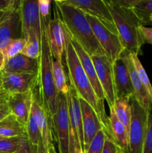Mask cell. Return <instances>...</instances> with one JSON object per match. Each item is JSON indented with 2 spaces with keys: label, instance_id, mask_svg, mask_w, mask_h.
I'll use <instances>...</instances> for the list:
<instances>
[{
  "label": "cell",
  "instance_id": "cell-1",
  "mask_svg": "<svg viewBox=\"0 0 152 153\" xmlns=\"http://www.w3.org/2000/svg\"><path fill=\"white\" fill-rule=\"evenodd\" d=\"M64 34H65L64 54H65L66 63L68 68L69 78L71 83L70 85L75 90L76 94L79 98L86 102L94 109L104 126V130L107 137L113 140L110 123H109L108 117L105 113L104 102L101 101L95 94L93 88L80 64L77 53L75 51L74 47L70 40L69 34L66 30L65 27H64Z\"/></svg>",
  "mask_w": 152,
  "mask_h": 153
},
{
  "label": "cell",
  "instance_id": "cell-2",
  "mask_svg": "<svg viewBox=\"0 0 152 153\" xmlns=\"http://www.w3.org/2000/svg\"><path fill=\"white\" fill-rule=\"evenodd\" d=\"M55 4L60 19L70 37L76 40L91 57L104 55L86 15L80 9L67 4L63 0L55 1Z\"/></svg>",
  "mask_w": 152,
  "mask_h": 153
},
{
  "label": "cell",
  "instance_id": "cell-3",
  "mask_svg": "<svg viewBox=\"0 0 152 153\" xmlns=\"http://www.w3.org/2000/svg\"><path fill=\"white\" fill-rule=\"evenodd\" d=\"M104 1L110 10L124 49L130 53L138 55L145 43L139 31V27L143 25L142 22L131 7L122 5L114 0Z\"/></svg>",
  "mask_w": 152,
  "mask_h": 153
},
{
  "label": "cell",
  "instance_id": "cell-4",
  "mask_svg": "<svg viewBox=\"0 0 152 153\" xmlns=\"http://www.w3.org/2000/svg\"><path fill=\"white\" fill-rule=\"evenodd\" d=\"M52 62L53 57L46 39L44 26H43L41 53L39 58V91L43 105L51 117L56 114L59 102V93L57 91L54 80Z\"/></svg>",
  "mask_w": 152,
  "mask_h": 153
},
{
  "label": "cell",
  "instance_id": "cell-5",
  "mask_svg": "<svg viewBox=\"0 0 152 153\" xmlns=\"http://www.w3.org/2000/svg\"><path fill=\"white\" fill-rule=\"evenodd\" d=\"M131 118L128 131V153H142L147 129L148 111L143 108L135 97H130Z\"/></svg>",
  "mask_w": 152,
  "mask_h": 153
},
{
  "label": "cell",
  "instance_id": "cell-6",
  "mask_svg": "<svg viewBox=\"0 0 152 153\" xmlns=\"http://www.w3.org/2000/svg\"><path fill=\"white\" fill-rule=\"evenodd\" d=\"M86 18L104 55L113 63L125 50L119 36L110 31L96 18L89 15H86Z\"/></svg>",
  "mask_w": 152,
  "mask_h": 153
},
{
  "label": "cell",
  "instance_id": "cell-7",
  "mask_svg": "<svg viewBox=\"0 0 152 153\" xmlns=\"http://www.w3.org/2000/svg\"><path fill=\"white\" fill-rule=\"evenodd\" d=\"M22 37L30 35L43 37V22L39 10V0H23L19 3Z\"/></svg>",
  "mask_w": 152,
  "mask_h": 153
},
{
  "label": "cell",
  "instance_id": "cell-8",
  "mask_svg": "<svg viewBox=\"0 0 152 153\" xmlns=\"http://www.w3.org/2000/svg\"><path fill=\"white\" fill-rule=\"evenodd\" d=\"M60 153H69V120L66 95L59 94L57 113L52 117Z\"/></svg>",
  "mask_w": 152,
  "mask_h": 153
},
{
  "label": "cell",
  "instance_id": "cell-9",
  "mask_svg": "<svg viewBox=\"0 0 152 153\" xmlns=\"http://www.w3.org/2000/svg\"><path fill=\"white\" fill-rule=\"evenodd\" d=\"M96 70L97 76L109 108L113 107L116 100L113 79V63L104 55L91 57Z\"/></svg>",
  "mask_w": 152,
  "mask_h": 153
},
{
  "label": "cell",
  "instance_id": "cell-10",
  "mask_svg": "<svg viewBox=\"0 0 152 153\" xmlns=\"http://www.w3.org/2000/svg\"><path fill=\"white\" fill-rule=\"evenodd\" d=\"M67 4L80 9L85 14L96 18L110 31L117 34L110 12L104 0H63Z\"/></svg>",
  "mask_w": 152,
  "mask_h": 153
},
{
  "label": "cell",
  "instance_id": "cell-11",
  "mask_svg": "<svg viewBox=\"0 0 152 153\" xmlns=\"http://www.w3.org/2000/svg\"><path fill=\"white\" fill-rule=\"evenodd\" d=\"M2 89L8 95L29 92L39 85L38 73H9L2 72Z\"/></svg>",
  "mask_w": 152,
  "mask_h": 153
},
{
  "label": "cell",
  "instance_id": "cell-12",
  "mask_svg": "<svg viewBox=\"0 0 152 153\" xmlns=\"http://www.w3.org/2000/svg\"><path fill=\"white\" fill-rule=\"evenodd\" d=\"M31 112L34 114L40 128L42 141L44 146L48 149V147L53 143L52 127L49 120L50 115L45 106L43 105L40 97V91L36 92L35 89L33 91Z\"/></svg>",
  "mask_w": 152,
  "mask_h": 153
},
{
  "label": "cell",
  "instance_id": "cell-13",
  "mask_svg": "<svg viewBox=\"0 0 152 153\" xmlns=\"http://www.w3.org/2000/svg\"><path fill=\"white\" fill-rule=\"evenodd\" d=\"M79 101L82 114L83 152L85 153L97 133L101 130H104V126L94 109L82 99L79 98Z\"/></svg>",
  "mask_w": 152,
  "mask_h": 153
},
{
  "label": "cell",
  "instance_id": "cell-14",
  "mask_svg": "<svg viewBox=\"0 0 152 153\" xmlns=\"http://www.w3.org/2000/svg\"><path fill=\"white\" fill-rule=\"evenodd\" d=\"M46 39L54 59L62 58L65 49V34L63 22L59 16L49 21L44 26Z\"/></svg>",
  "mask_w": 152,
  "mask_h": 153
},
{
  "label": "cell",
  "instance_id": "cell-15",
  "mask_svg": "<svg viewBox=\"0 0 152 153\" xmlns=\"http://www.w3.org/2000/svg\"><path fill=\"white\" fill-rule=\"evenodd\" d=\"M113 67L116 99L134 96V91L129 73L121 55L113 63Z\"/></svg>",
  "mask_w": 152,
  "mask_h": 153
},
{
  "label": "cell",
  "instance_id": "cell-16",
  "mask_svg": "<svg viewBox=\"0 0 152 153\" xmlns=\"http://www.w3.org/2000/svg\"><path fill=\"white\" fill-rule=\"evenodd\" d=\"M19 3L14 9L10 10L7 17L0 23V49L2 52L10 40L20 38L19 34L22 33V26Z\"/></svg>",
  "mask_w": 152,
  "mask_h": 153
},
{
  "label": "cell",
  "instance_id": "cell-17",
  "mask_svg": "<svg viewBox=\"0 0 152 153\" xmlns=\"http://www.w3.org/2000/svg\"><path fill=\"white\" fill-rule=\"evenodd\" d=\"M70 40H71L72 44L74 47L75 51L77 53L80 64H81L85 73L87 76L88 79H89V82H90L91 85L93 88L95 94L101 101L104 102L105 99H104V92H103V90L101 88V85H100L99 81H98L96 70H95V66L92 62L91 56L82 48V46L76 40L72 38L71 37H70Z\"/></svg>",
  "mask_w": 152,
  "mask_h": 153
},
{
  "label": "cell",
  "instance_id": "cell-18",
  "mask_svg": "<svg viewBox=\"0 0 152 153\" xmlns=\"http://www.w3.org/2000/svg\"><path fill=\"white\" fill-rule=\"evenodd\" d=\"M33 91L22 94H10L7 97V104L11 114L25 126L31 114Z\"/></svg>",
  "mask_w": 152,
  "mask_h": 153
},
{
  "label": "cell",
  "instance_id": "cell-19",
  "mask_svg": "<svg viewBox=\"0 0 152 153\" xmlns=\"http://www.w3.org/2000/svg\"><path fill=\"white\" fill-rule=\"evenodd\" d=\"M121 56L123 58L124 61H125V64L127 66V68H128L131 83H132L133 88H134V97L137 99L140 105L143 108L145 109L146 111H148L150 108L151 105L152 104L151 100L150 97L148 96L147 91L145 89L144 86L142 85L139 78L138 73L136 70L134 63H133L132 58H131V53L125 49L124 52L122 53V55H121Z\"/></svg>",
  "mask_w": 152,
  "mask_h": 153
},
{
  "label": "cell",
  "instance_id": "cell-20",
  "mask_svg": "<svg viewBox=\"0 0 152 153\" xmlns=\"http://www.w3.org/2000/svg\"><path fill=\"white\" fill-rule=\"evenodd\" d=\"M39 60L28 58L22 54L6 60L2 72L9 73H39Z\"/></svg>",
  "mask_w": 152,
  "mask_h": 153
},
{
  "label": "cell",
  "instance_id": "cell-21",
  "mask_svg": "<svg viewBox=\"0 0 152 153\" xmlns=\"http://www.w3.org/2000/svg\"><path fill=\"white\" fill-rule=\"evenodd\" d=\"M108 119L112 135L115 143L121 149L128 152L129 145L128 131L125 126L118 119L113 107L110 108V115Z\"/></svg>",
  "mask_w": 152,
  "mask_h": 153
},
{
  "label": "cell",
  "instance_id": "cell-22",
  "mask_svg": "<svg viewBox=\"0 0 152 153\" xmlns=\"http://www.w3.org/2000/svg\"><path fill=\"white\" fill-rule=\"evenodd\" d=\"M26 134V126L10 114L0 120V135L4 138L19 137Z\"/></svg>",
  "mask_w": 152,
  "mask_h": 153
},
{
  "label": "cell",
  "instance_id": "cell-23",
  "mask_svg": "<svg viewBox=\"0 0 152 153\" xmlns=\"http://www.w3.org/2000/svg\"><path fill=\"white\" fill-rule=\"evenodd\" d=\"M52 66H53L54 80H55L57 91L59 94L66 95L69 91V86L67 83V77L64 72L62 58L60 59L53 58Z\"/></svg>",
  "mask_w": 152,
  "mask_h": 153
},
{
  "label": "cell",
  "instance_id": "cell-24",
  "mask_svg": "<svg viewBox=\"0 0 152 153\" xmlns=\"http://www.w3.org/2000/svg\"><path fill=\"white\" fill-rule=\"evenodd\" d=\"M113 109L118 119L129 131L130 123L131 118V108L130 104V97H122L116 99Z\"/></svg>",
  "mask_w": 152,
  "mask_h": 153
},
{
  "label": "cell",
  "instance_id": "cell-25",
  "mask_svg": "<svg viewBox=\"0 0 152 153\" xmlns=\"http://www.w3.org/2000/svg\"><path fill=\"white\" fill-rule=\"evenodd\" d=\"M129 7L139 18L143 25L150 22L152 15V0H129Z\"/></svg>",
  "mask_w": 152,
  "mask_h": 153
},
{
  "label": "cell",
  "instance_id": "cell-26",
  "mask_svg": "<svg viewBox=\"0 0 152 153\" xmlns=\"http://www.w3.org/2000/svg\"><path fill=\"white\" fill-rule=\"evenodd\" d=\"M25 40H26V44L21 54L28 58L39 60L41 53L42 39H40L36 35L32 34L28 36Z\"/></svg>",
  "mask_w": 152,
  "mask_h": 153
},
{
  "label": "cell",
  "instance_id": "cell-27",
  "mask_svg": "<svg viewBox=\"0 0 152 153\" xmlns=\"http://www.w3.org/2000/svg\"><path fill=\"white\" fill-rule=\"evenodd\" d=\"M131 58H132V61H133V63H134V67H135L136 68V70H137V73H138L139 78L142 85L144 86L145 89L146 91H147L148 96L150 97L151 100V103H152V85L151 84L150 80H149L148 76L147 73H146L142 64V63L140 62L138 55H136V54L131 53Z\"/></svg>",
  "mask_w": 152,
  "mask_h": 153
},
{
  "label": "cell",
  "instance_id": "cell-28",
  "mask_svg": "<svg viewBox=\"0 0 152 153\" xmlns=\"http://www.w3.org/2000/svg\"><path fill=\"white\" fill-rule=\"evenodd\" d=\"M26 134L31 145L37 147L40 143V140L42 139L41 134H40V128L37 125L35 117H34L31 111L26 125Z\"/></svg>",
  "mask_w": 152,
  "mask_h": 153
},
{
  "label": "cell",
  "instance_id": "cell-29",
  "mask_svg": "<svg viewBox=\"0 0 152 153\" xmlns=\"http://www.w3.org/2000/svg\"><path fill=\"white\" fill-rule=\"evenodd\" d=\"M25 44H26V40L23 37L10 40L5 49L3 50V53L5 56L6 60L13 58L22 53V51L23 50Z\"/></svg>",
  "mask_w": 152,
  "mask_h": 153
},
{
  "label": "cell",
  "instance_id": "cell-30",
  "mask_svg": "<svg viewBox=\"0 0 152 153\" xmlns=\"http://www.w3.org/2000/svg\"><path fill=\"white\" fill-rule=\"evenodd\" d=\"M22 136L0 140V153H15L19 147Z\"/></svg>",
  "mask_w": 152,
  "mask_h": 153
},
{
  "label": "cell",
  "instance_id": "cell-31",
  "mask_svg": "<svg viewBox=\"0 0 152 153\" xmlns=\"http://www.w3.org/2000/svg\"><path fill=\"white\" fill-rule=\"evenodd\" d=\"M142 153H152V104L148 110V122Z\"/></svg>",
  "mask_w": 152,
  "mask_h": 153
},
{
  "label": "cell",
  "instance_id": "cell-32",
  "mask_svg": "<svg viewBox=\"0 0 152 153\" xmlns=\"http://www.w3.org/2000/svg\"><path fill=\"white\" fill-rule=\"evenodd\" d=\"M106 137L107 135L104 130L102 129L98 131L91 142L87 151L85 153H102Z\"/></svg>",
  "mask_w": 152,
  "mask_h": 153
},
{
  "label": "cell",
  "instance_id": "cell-33",
  "mask_svg": "<svg viewBox=\"0 0 152 153\" xmlns=\"http://www.w3.org/2000/svg\"><path fill=\"white\" fill-rule=\"evenodd\" d=\"M15 153H37V147L31 145L28 140V136L25 134L22 135L19 149Z\"/></svg>",
  "mask_w": 152,
  "mask_h": 153
},
{
  "label": "cell",
  "instance_id": "cell-34",
  "mask_svg": "<svg viewBox=\"0 0 152 153\" xmlns=\"http://www.w3.org/2000/svg\"><path fill=\"white\" fill-rule=\"evenodd\" d=\"M119 150V147L115 143L114 140L109 137H106L105 141L104 143L102 153H118Z\"/></svg>",
  "mask_w": 152,
  "mask_h": 153
},
{
  "label": "cell",
  "instance_id": "cell-35",
  "mask_svg": "<svg viewBox=\"0 0 152 153\" xmlns=\"http://www.w3.org/2000/svg\"><path fill=\"white\" fill-rule=\"evenodd\" d=\"M52 1L49 0H39V10L41 18H46L50 13V6Z\"/></svg>",
  "mask_w": 152,
  "mask_h": 153
},
{
  "label": "cell",
  "instance_id": "cell-36",
  "mask_svg": "<svg viewBox=\"0 0 152 153\" xmlns=\"http://www.w3.org/2000/svg\"><path fill=\"white\" fill-rule=\"evenodd\" d=\"M139 31L141 32L144 43H148L152 45V28L141 25L139 27Z\"/></svg>",
  "mask_w": 152,
  "mask_h": 153
},
{
  "label": "cell",
  "instance_id": "cell-37",
  "mask_svg": "<svg viewBox=\"0 0 152 153\" xmlns=\"http://www.w3.org/2000/svg\"><path fill=\"white\" fill-rule=\"evenodd\" d=\"M20 1L15 0H0V11L8 10L15 8Z\"/></svg>",
  "mask_w": 152,
  "mask_h": 153
},
{
  "label": "cell",
  "instance_id": "cell-38",
  "mask_svg": "<svg viewBox=\"0 0 152 153\" xmlns=\"http://www.w3.org/2000/svg\"><path fill=\"white\" fill-rule=\"evenodd\" d=\"M11 114L7 102L0 104V120H3Z\"/></svg>",
  "mask_w": 152,
  "mask_h": 153
},
{
  "label": "cell",
  "instance_id": "cell-39",
  "mask_svg": "<svg viewBox=\"0 0 152 153\" xmlns=\"http://www.w3.org/2000/svg\"><path fill=\"white\" fill-rule=\"evenodd\" d=\"M7 97H8V94L2 88L0 89V104L7 102Z\"/></svg>",
  "mask_w": 152,
  "mask_h": 153
},
{
  "label": "cell",
  "instance_id": "cell-40",
  "mask_svg": "<svg viewBox=\"0 0 152 153\" xmlns=\"http://www.w3.org/2000/svg\"><path fill=\"white\" fill-rule=\"evenodd\" d=\"M37 153H49L48 152V149L44 146L42 139L40 140L38 146H37Z\"/></svg>",
  "mask_w": 152,
  "mask_h": 153
},
{
  "label": "cell",
  "instance_id": "cell-41",
  "mask_svg": "<svg viewBox=\"0 0 152 153\" xmlns=\"http://www.w3.org/2000/svg\"><path fill=\"white\" fill-rule=\"evenodd\" d=\"M5 56H4L2 51L0 49V71H3V70H4V66H5Z\"/></svg>",
  "mask_w": 152,
  "mask_h": 153
},
{
  "label": "cell",
  "instance_id": "cell-42",
  "mask_svg": "<svg viewBox=\"0 0 152 153\" xmlns=\"http://www.w3.org/2000/svg\"><path fill=\"white\" fill-rule=\"evenodd\" d=\"M14 9V8H13ZM13 10V9H11ZM3 10V11H0V23L5 19L6 17L7 16V15L10 13V10Z\"/></svg>",
  "mask_w": 152,
  "mask_h": 153
},
{
  "label": "cell",
  "instance_id": "cell-43",
  "mask_svg": "<svg viewBox=\"0 0 152 153\" xmlns=\"http://www.w3.org/2000/svg\"><path fill=\"white\" fill-rule=\"evenodd\" d=\"M48 152L49 153H57V151H56V149H55V146H54L53 143H52V144H51L50 146L48 147Z\"/></svg>",
  "mask_w": 152,
  "mask_h": 153
},
{
  "label": "cell",
  "instance_id": "cell-44",
  "mask_svg": "<svg viewBox=\"0 0 152 153\" xmlns=\"http://www.w3.org/2000/svg\"><path fill=\"white\" fill-rule=\"evenodd\" d=\"M118 153H128V152H125V151L122 150V149H121L120 148H119V152Z\"/></svg>",
  "mask_w": 152,
  "mask_h": 153
},
{
  "label": "cell",
  "instance_id": "cell-45",
  "mask_svg": "<svg viewBox=\"0 0 152 153\" xmlns=\"http://www.w3.org/2000/svg\"><path fill=\"white\" fill-rule=\"evenodd\" d=\"M2 88V85H1V79L0 78V89Z\"/></svg>",
  "mask_w": 152,
  "mask_h": 153
},
{
  "label": "cell",
  "instance_id": "cell-46",
  "mask_svg": "<svg viewBox=\"0 0 152 153\" xmlns=\"http://www.w3.org/2000/svg\"><path fill=\"white\" fill-rule=\"evenodd\" d=\"M152 22V15H151V16H150V22Z\"/></svg>",
  "mask_w": 152,
  "mask_h": 153
},
{
  "label": "cell",
  "instance_id": "cell-47",
  "mask_svg": "<svg viewBox=\"0 0 152 153\" xmlns=\"http://www.w3.org/2000/svg\"><path fill=\"white\" fill-rule=\"evenodd\" d=\"M1 75H2V71H0V78H1Z\"/></svg>",
  "mask_w": 152,
  "mask_h": 153
},
{
  "label": "cell",
  "instance_id": "cell-48",
  "mask_svg": "<svg viewBox=\"0 0 152 153\" xmlns=\"http://www.w3.org/2000/svg\"><path fill=\"white\" fill-rule=\"evenodd\" d=\"M2 138H4V137H2L1 135H0V140H1V139H2Z\"/></svg>",
  "mask_w": 152,
  "mask_h": 153
}]
</instances>
